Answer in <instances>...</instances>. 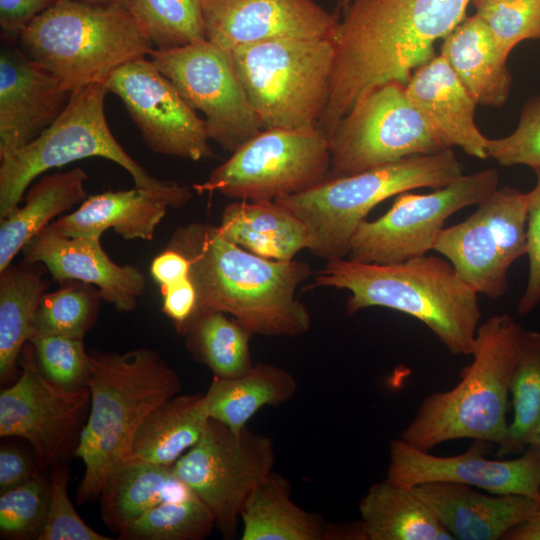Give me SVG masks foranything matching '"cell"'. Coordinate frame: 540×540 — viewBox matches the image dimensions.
I'll use <instances>...</instances> for the list:
<instances>
[{
  "label": "cell",
  "mask_w": 540,
  "mask_h": 540,
  "mask_svg": "<svg viewBox=\"0 0 540 540\" xmlns=\"http://www.w3.org/2000/svg\"><path fill=\"white\" fill-rule=\"evenodd\" d=\"M406 94L446 148L458 146L470 156L488 158V138L474 120L477 102L441 54L413 72Z\"/></svg>",
  "instance_id": "23"
},
{
  "label": "cell",
  "mask_w": 540,
  "mask_h": 540,
  "mask_svg": "<svg viewBox=\"0 0 540 540\" xmlns=\"http://www.w3.org/2000/svg\"><path fill=\"white\" fill-rule=\"evenodd\" d=\"M43 374L66 389L86 386L90 354L82 339L34 333L29 339Z\"/></svg>",
  "instance_id": "40"
},
{
  "label": "cell",
  "mask_w": 540,
  "mask_h": 540,
  "mask_svg": "<svg viewBox=\"0 0 540 540\" xmlns=\"http://www.w3.org/2000/svg\"><path fill=\"white\" fill-rule=\"evenodd\" d=\"M477 104L501 107L512 77L483 20L465 17L443 38L440 53Z\"/></svg>",
  "instance_id": "26"
},
{
  "label": "cell",
  "mask_w": 540,
  "mask_h": 540,
  "mask_svg": "<svg viewBox=\"0 0 540 540\" xmlns=\"http://www.w3.org/2000/svg\"><path fill=\"white\" fill-rule=\"evenodd\" d=\"M69 469L53 466L47 518L37 540H110L90 527L77 513L68 494Z\"/></svg>",
  "instance_id": "42"
},
{
  "label": "cell",
  "mask_w": 540,
  "mask_h": 540,
  "mask_svg": "<svg viewBox=\"0 0 540 540\" xmlns=\"http://www.w3.org/2000/svg\"><path fill=\"white\" fill-rule=\"evenodd\" d=\"M214 527L209 509L191 493L153 507L118 535L122 540H201Z\"/></svg>",
  "instance_id": "36"
},
{
  "label": "cell",
  "mask_w": 540,
  "mask_h": 540,
  "mask_svg": "<svg viewBox=\"0 0 540 540\" xmlns=\"http://www.w3.org/2000/svg\"><path fill=\"white\" fill-rule=\"evenodd\" d=\"M168 207L160 196L135 186L91 195L53 225L68 237L101 238L107 229L113 228L125 240H151Z\"/></svg>",
  "instance_id": "25"
},
{
  "label": "cell",
  "mask_w": 540,
  "mask_h": 540,
  "mask_svg": "<svg viewBox=\"0 0 540 540\" xmlns=\"http://www.w3.org/2000/svg\"><path fill=\"white\" fill-rule=\"evenodd\" d=\"M328 139V179L448 149L408 99L406 85L397 81L383 84L358 100Z\"/></svg>",
  "instance_id": "13"
},
{
  "label": "cell",
  "mask_w": 540,
  "mask_h": 540,
  "mask_svg": "<svg viewBox=\"0 0 540 540\" xmlns=\"http://www.w3.org/2000/svg\"><path fill=\"white\" fill-rule=\"evenodd\" d=\"M191 493L172 466L124 461L109 476L98 499L103 522L119 534L153 507Z\"/></svg>",
  "instance_id": "28"
},
{
  "label": "cell",
  "mask_w": 540,
  "mask_h": 540,
  "mask_svg": "<svg viewBox=\"0 0 540 540\" xmlns=\"http://www.w3.org/2000/svg\"><path fill=\"white\" fill-rule=\"evenodd\" d=\"M167 247L189 261L196 311L228 313L253 335L295 337L310 329V314L295 296L311 274L307 263L258 256L200 222L177 229Z\"/></svg>",
  "instance_id": "2"
},
{
  "label": "cell",
  "mask_w": 540,
  "mask_h": 540,
  "mask_svg": "<svg viewBox=\"0 0 540 540\" xmlns=\"http://www.w3.org/2000/svg\"><path fill=\"white\" fill-rule=\"evenodd\" d=\"M183 335L190 353L213 377H238L253 365L249 348L253 334L225 313L196 311Z\"/></svg>",
  "instance_id": "34"
},
{
  "label": "cell",
  "mask_w": 540,
  "mask_h": 540,
  "mask_svg": "<svg viewBox=\"0 0 540 540\" xmlns=\"http://www.w3.org/2000/svg\"><path fill=\"white\" fill-rule=\"evenodd\" d=\"M504 58L524 40L540 39V0H500L477 8Z\"/></svg>",
  "instance_id": "41"
},
{
  "label": "cell",
  "mask_w": 540,
  "mask_h": 540,
  "mask_svg": "<svg viewBox=\"0 0 540 540\" xmlns=\"http://www.w3.org/2000/svg\"><path fill=\"white\" fill-rule=\"evenodd\" d=\"M522 333L508 314L491 316L480 324L473 360L462 369L459 383L427 395L400 438L423 451L458 439L500 444L509 427V385Z\"/></svg>",
  "instance_id": "5"
},
{
  "label": "cell",
  "mask_w": 540,
  "mask_h": 540,
  "mask_svg": "<svg viewBox=\"0 0 540 540\" xmlns=\"http://www.w3.org/2000/svg\"><path fill=\"white\" fill-rule=\"evenodd\" d=\"M56 0H0V26L6 35L18 34Z\"/></svg>",
  "instance_id": "47"
},
{
  "label": "cell",
  "mask_w": 540,
  "mask_h": 540,
  "mask_svg": "<svg viewBox=\"0 0 540 540\" xmlns=\"http://www.w3.org/2000/svg\"><path fill=\"white\" fill-rule=\"evenodd\" d=\"M49 482L37 472L0 493V534L6 539H38L48 513Z\"/></svg>",
  "instance_id": "39"
},
{
  "label": "cell",
  "mask_w": 540,
  "mask_h": 540,
  "mask_svg": "<svg viewBox=\"0 0 540 540\" xmlns=\"http://www.w3.org/2000/svg\"><path fill=\"white\" fill-rule=\"evenodd\" d=\"M499 175L488 168L461 175L428 194L404 192L373 221H362L351 237L347 259L392 264L426 255L445 221L457 211L479 205L498 189Z\"/></svg>",
  "instance_id": "12"
},
{
  "label": "cell",
  "mask_w": 540,
  "mask_h": 540,
  "mask_svg": "<svg viewBox=\"0 0 540 540\" xmlns=\"http://www.w3.org/2000/svg\"><path fill=\"white\" fill-rule=\"evenodd\" d=\"M229 52L247 99L265 129H318L335 62L331 37L270 40Z\"/></svg>",
  "instance_id": "9"
},
{
  "label": "cell",
  "mask_w": 540,
  "mask_h": 540,
  "mask_svg": "<svg viewBox=\"0 0 540 540\" xmlns=\"http://www.w3.org/2000/svg\"><path fill=\"white\" fill-rule=\"evenodd\" d=\"M461 175V163L448 148L329 178L311 189L274 201L304 223L307 249L330 261L347 257L356 228L379 203L417 188L444 187Z\"/></svg>",
  "instance_id": "7"
},
{
  "label": "cell",
  "mask_w": 540,
  "mask_h": 540,
  "mask_svg": "<svg viewBox=\"0 0 540 540\" xmlns=\"http://www.w3.org/2000/svg\"><path fill=\"white\" fill-rule=\"evenodd\" d=\"M502 539L540 540V513L510 529Z\"/></svg>",
  "instance_id": "49"
},
{
  "label": "cell",
  "mask_w": 540,
  "mask_h": 540,
  "mask_svg": "<svg viewBox=\"0 0 540 540\" xmlns=\"http://www.w3.org/2000/svg\"><path fill=\"white\" fill-rule=\"evenodd\" d=\"M514 416L498 457L523 453L540 433V331H524L509 385Z\"/></svg>",
  "instance_id": "35"
},
{
  "label": "cell",
  "mask_w": 540,
  "mask_h": 540,
  "mask_svg": "<svg viewBox=\"0 0 540 540\" xmlns=\"http://www.w3.org/2000/svg\"><path fill=\"white\" fill-rule=\"evenodd\" d=\"M330 165L329 139L319 129L267 128L192 189L247 201H274L324 182Z\"/></svg>",
  "instance_id": "10"
},
{
  "label": "cell",
  "mask_w": 540,
  "mask_h": 540,
  "mask_svg": "<svg viewBox=\"0 0 540 540\" xmlns=\"http://www.w3.org/2000/svg\"><path fill=\"white\" fill-rule=\"evenodd\" d=\"M101 299L95 286L80 281L45 293L37 308L33 334L83 340L97 319Z\"/></svg>",
  "instance_id": "38"
},
{
  "label": "cell",
  "mask_w": 540,
  "mask_h": 540,
  "mask_svg": "<svg viewBox=\"0 0 540 540\" xmlns=\"http://www.w3.org/2000/svg\"><path fill=\"white\" fill-rule=\"evenodd\" d=\"M127 8L155 49L178 48L206 40L201 0H128Z\"/></svg>",
  "instance_id": "37"
},
{
  "label": "cell",
  "mask_w": 540,
  "mask_h": 540,
  "mask_svg": "<svg viewBox=\"0 0 540 540\" xmlns=\"http://www.w3.org/2000/svg\"><path fill=\"white\" fill-rule=\"evenodd\" d=\"M350 0H336L335 13L340 16L342 10L346 7Z\"/></svg>",
  "instance_id": "51"
},
{
  "label": "cell",
  "mask_w": 540,
  "mask_h": 540,
  "mask_svg": "<svg viewBox=\"0 0 540 540\" xmlns=\"http://www.w3.org/2000/svg\"><path fill=\"white\" fill-rule=\"evenodd\" d=\"M313 286L348 290V315L389 308L422 322L451 354H472L481 318L478 293L446 258L423 255L392 264L330 260Z\"/></svg>",
  "instance_id": "3"
},
{
  "label": "cell",
  "mask_w": 540,
  "mask_h": 540,
  "mask_svg": "<svg viewBox=\"0 0 540 540\" xmlns=\"http://www.w3.org/2000/svg\"><path fill=\"white\" fill-rule=\"evenodd\" d=\"M497 1H500V0H472V3L477 9L479 7H482L484 5H487V4H490V3H493V2H497Z\"/></svg>",
  "instance_id": "52"
},
{
  "label": "cell",
  "mask_w": 540,
  "mask_h": 540,
  "mask_svg": "<svg viewBox=\"0 0 540 540\" xmlns=\"http://www.w3.org/2000/svg\"><path fill=\"white\" fill-rule=\"evenodd\" d=\"M367 540H454L412 488L389 479L373 484L358 505Z\"/></svg>",
  "instance_id": "31"
},
{
  "label": "cell",
  "mask_w": 540,
  "mask_h": 540,
  "mask_svg": "<svg viewBox=\"0 0 540 540\" xmlns=\"http://www.w3.org/2000/svg\"><path fill=\"white\" fill-rule=\"evenodd\" d=\"M39 472L35 457L13 446L0 448V493L13 489Z\"/></svg>",
  "instance_id": "46"
},
{
  "label": "cell",
  "mask_w": 540,
  "mask_h": 540,
  "mask_svg": "<svg viewBox=\"0 0 540 540\" xmlns=\"http://www.w3.org/2000/svg\"><path fill=\"white\" fill-rule=\"evenodd\" d=\"M270 437L247 427L234 431L209 419L199 441L172 466L176 476L202 501L227 539H234L250 494L273 471Z\"/></svg>",
  "instance_id": "11"
},
{
  "label": "cell",
  "mask_w": 540,
  "mask_h": 540,
  "mask_svg": "<svg viewBox=\"0 0 540 540\" xmlns=\"http://www.w3.org/2000/svg\"><path fill=\"white\" fill-rule=\"evenodd\" d=\"M89 354L90 409L74 451L84 464L76 492L79 505L98 499L145 418L182 390L177 372L152 349H91Z\"/></svg>",
  "instance_id": "4"
},
{
  "label": "cell",
  "mask_w": 540,
  "mask_h": 540,
  "mask_svg": "<svg viewBox=\"0 0 540 540\" xmlns=\"http://www.w3.org/2000/svg\"><path fill=\"white\" fill-rule=\"evenodd\" d=\"M163 313L173 322L178 333H184L197 309L195 288L188 278L161 287Z\"/></svg>",
  "instance_id": "45"
},
{
  "label": "cell",
  "mask_w": 540,
  "mask_h": 540,
  "mask_svg": "<svg viewBox=\"0 0 540 540\" xmlns=\"http://www.w3.org/2000/svg\"><path fill=\"white\" fill-rule=\"evenodd\" d=\"M19 365V377L0 393V436L26 440L38 470H45L74 456L90 409V390L66 389L49 380L30 342Z\"/></svg>",
  "instance_id": "14"
},
{
  "label": "cell",
  "mask_w": 540,
  "mask_h": 540,
  "mask_svg": "<svg viewBox=\"0 0 540 540\" xmlns=\"http://www.w3.org/2000/svg\"><path fill=\"white\" fill-rule=\"evenodd\" d=\"M87 173L80 167L43 176L28 191L25 204L0 220V271L51 220L87 198Z\"/></svg>",
  "instance_id": "30"
},
{
  "label": "cell",
  "mask_w": 540,
  "mask_h": 540,
  "mask_svg": "<svg viewBox=\"0 0 540 540\" xmlns=\"http://www.w3.org/2000/svg\"><path fill=\"white\" fill-rule=\"evenodd\" d=\"M287 479L272 471L242 509V540H367L361 520L331 523L290 497Z\"/></svg>",
  "instance_id": "24"
},
{
  "label": "cell",
  "mask_w": 540,
  "mask_h": 540,
  "mask_svg": "<svg viewBox=\"0 0 540 540\" xmlns=\"http://www.w3.org/2000/svg\"><path fill=\"white\" fill-rule=\"evenodd\" d=\"M205 39L224 50L288 38L331 37L339 15L314 0H201Z\"/></svg>",
  "instance_id": "19"
},
{
  "label": "cell",
  "mask_w": 540,
  "mask_h": 540,
  "mask_svg": "<svg viewBox=\"0 0 540 540\" xmlns=\"http://www.w3.org/2000/svg\"><path fill=\"white\" fill-rule=\"evenodd\" d=\"M536 184L527 192V253L529 274L517 313L526 315L540 304V169L535 170Z\"/></svg>",
  "instance_id": "44"
},
{
  "label": "cell",
  "mask_w": 540,
  "mask_h": 540,
  "mask_svg": "<svg viewBox=\"0 0 540 540\" xmlns=\"http://www.w3.org/2000/svg\"><path fill=\"white\" fill-rule=\"evenodd\" d=\"M218 228L230 242L267 259L290 261L308 248L304 223L275 201L233 202L225 207Z\"/></svg>",
  "instance_id": "27"
},
{
  "label": "cell",
  "mask_w": 540,
  "mask_h": 540,
  "mask_svg": "<svg viewBox=\"0 0 540 540\" xmlns=\"http://www.w3.org/2000/svg\"><path fill=\"white\" fill-rule=\"evenodd\" d=\"M104 83H95L72 92L59 117L36 139L0 160V220L23 199L31 182L50 169L71 162L101 157L125 169L136 187L151 191L170 207L180 208L192 197V190L174 181L151 176L119 144L105 115Z\"/></svg>",
  "instance_id": "8"
},
{
  "label": "cell",
  "mask_w": 540,
  "mask_h": 540,
  "mask_svg": "<svg viewBox=\"0 0 540 540\" xmlns=\"http://www.w3.org/2000/svg\"><path fill=\"white\" fill-rule=\"evenodd\" d=\"M9 37L0 51V160L36 139L72 95Z\"/></svg>",
  "instance_id": "20"
},
{
  "label": "cell",
  "mask_w": 540,
  "mask_h": 540,
  "mask_svg": "<svg viewBox=\"0 0 540 540\" xmlns=\"http://www.w3.org/2000/svg\"><path fill=\"white\" fill-rule=\"evenodd\" d=\"M296 391L297 382L291 373L272 364L257 363L238 377H213L203 393V405L209 419L240 431L260 409L284 404Z\"/></svg>",
  "instance_id": "29"
},
{
  "label": "cell",
  "mask_w": 540,
  "mask_h": 540,
  "mask_svg": "<svg viewBox=\"0 0 540 540\" xmlns=\"http://www.w3.org/2000/svg\"><path fill=\"white\" fill-rule=\"evenodd\" d=\"M412 489L459 540L502 539L540 513V503L523 495H488L452 482L422 483Z\"/></svg>",
  "instance_id": "22"
},
{
  "label": "cell",
  "mask_w": 540,
  "mask_h": 540,
  "mask_svg": "<svg viewBox=\"0 0 540 540\" xmlns=\"http://www.w3.org/2000/svg\"><path fill=\"white\" fill-rule=\"evenodd\" d=\"M92 3H118L127 7L128 0H79Z\"/></svg>",
  "instance_id": "50"
},
{
  "label": "cell",
  "mask_w": 540,
  "mask_h": 540,
  "mask_svg": "<svg viewBox=\"0 0 540 540\" xmlns=\"http://www.w3.org/2000/svg\"><path fill=\"white\" fill-rule=\"evenodd\" d=\"M433 250L478 294L502 297L510 266L527 253V193L497 189L464 221L443 228Z\"/></svg>",
  "instance_id": "15"
},
{
  "label": "cell",
  "mask_w": 540,
  "mask_h": 540,
  "mask_svg": "<svg viewBox=\"0 0 540 540\" xmlns=\"http://www.w3.org/2000/svg\"><path fill=\"white\" fill-rule=\"evenodd\" d=\"M21 252L23 261L44 265L61 283L74 280L95 286L102 300L119 312L134 310L146 288L142 271L111 260L100 238L65 236L53 222L29 240Z\"/></svg>",
  "instance_id": "21"
},
{
  "label": "cell",
  "mask_w": 540,
  "mask_h": 540,
  "mask_svg": "<svg viewBox=\"0 0 540 540\" xmlns=\"http://www.w3.org/2000/svg\"><path fill=\"white\" fill-rule=\"evenodd\" d=\"M104 84L121 99L153 152L192 161L214 157L205 120L150 58L120 66Z\"/></svg>",
  "instance_id": "17"
},
{
  "label": "cell",
  "mask_w": 540,
  "mask_h": 540,
  "mask_svg": "<svg viewBox=\"0 0 540 540\" xmlns=\"http://www.w3.org/2000/svg\"><path fill=\"white\" fill-rule=\"evenodd\" d=\"M16 38L26 55L70 92L105 83L114 70L155 49L118 3L56 0Z\"/></svg>",
  "instance_id": "6"
},
{
  "label": "cell",
  "mask_w": 540,
  "mask_h": 540,
  "mask_svg": "<svg viewBox=\"0 0 540 540\" xmlns=\"http://www.w3.org/2000/svg\"><path fill=\"white\" fill-rule=\"evenodd\" d=\"M488 158L502 166L525 165L540 169V96L529 98L517 128L508 136L487 139Z\"/></svg>",
  "instance_id": "43"
},
{
  "label": "cell",
  "mask_w": 540,
  "mask_h": 540,
  "mask_svg": "<svg viewBox=\"0 0 540 540\" xmlns=\"http://www.w3.org/2000/svg\"><path fill=\"white\" fill-rule=\"evenodd\" d=\"M190 264L180 252L166 248L152 261L150 272L161 286H168L189 277Z\"/></svg>",
  "instance_id": "48"
},
{
  "label": "cell",
  "mask_w": 540,
  "mask_h": 540,
  "mask_svg": "<svg viewBox=\"0 0 540 540\" xmlns=\"http://www.w3.org/2000/svg\"><path fill=\"white\" fill-rule=\"evenodd\" d=\"M205 116L210 140L233 153L264 128L252 109L229 51L207 41L153 49L148 56Z\"/></svg>",
  "instance_id": "16"
},
{
  "label": "cell",
  "mask_w": 540,
  "mask_h": 540,
  "mask_svg": "<svg viewBox=\"0 0 540 540\" xmlns=\"http://www.w3.org/2000/svg\"><path fill=\"white\" fill-rule=\"evenodd\" d=\"M491 442L474 440L459 455L435 456L401 438L389 444L387 479L412 488L428 482H452L490 494H517L540 503V447L529 445L520 457L490 460Z\"/></svg>",
  "instance_id": "18"
},
{
  "label": "cell",
  "mask_w": 540,
  "mask_h": 540,
  "mask_svg": "<svg viewBox=\"0 0 540 540\" xmlns=\"http://www.w3.org/2000/svg\"><path fill=\"white\" fill-rule=\"evenodd\" d=\"M471 0H350L331 36L335 62L318 129L328 138L352 106L391 81L404 85L436 55L434 44L466 16Z\"/></svg>",
  "instance_id": "1"
},
{
  "label": "cell",
  "mask_w": 540,
  "mask_h": 540,
  "mask_svg": "<svg viewBox=\"0 0 540 540\" xmlns=\"http://www.w3.org/2000/svg\"><path fill=\"white\" fill-rule=\"evenodd\" d=\"M538 443H539V447H540V433H539Z\"/></svg>",
  "instance_id": "53"
},
{
  "label": "cell",
  "mask_w": 540,
  "mask_h": 540,
  "mask_svg": "<svg viewBox=\"0 0 540 540\" xmlns=\"http://www.w3.org/2000/svg\"><path fill=\"white\" fill-rule=\"evenodd\" d=\"M208 421L203 393L178 394L145 418L124 461L173 466L199 441Z\"/></svg>",
  "instance_id": "32"
},
{
  "label": "cell",
  "mask_w": 540,
  "mask_h": 540,
  "mask_svg": "<svg viewBox=\"0 0 540 540\" xmlns=\"http://www.w3.org/2000/svg\"><path fill=\"white\" fill-rule=\"evenodd\" d=\"M47 269L23 261L0 271V380L16 378L21 352L34 332V320L48 287Z\"/></svg>",
  "instance_id": "33"
}]
</instances>
